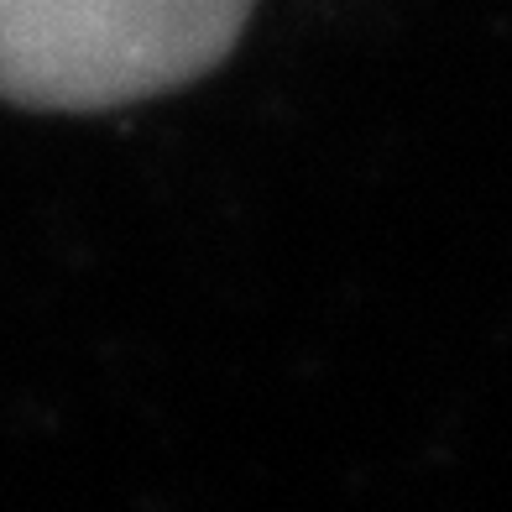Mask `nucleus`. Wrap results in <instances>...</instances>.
<instances>
[{
    "instance_id": "1",
    "label": "nucleus",
    "mask_w": 512,
    "mask_h": 512,
    "mask_svg": "<svg viewBox=\"0 0 512 512\" xmlns=\"http://www.w3.org/2000/svg\"><path fill=\"white\" fill-rule=\"evenodd\" d=\"M251 0H0V100L115 110L209 74Z\"/></svg>"
}]
</instances>
